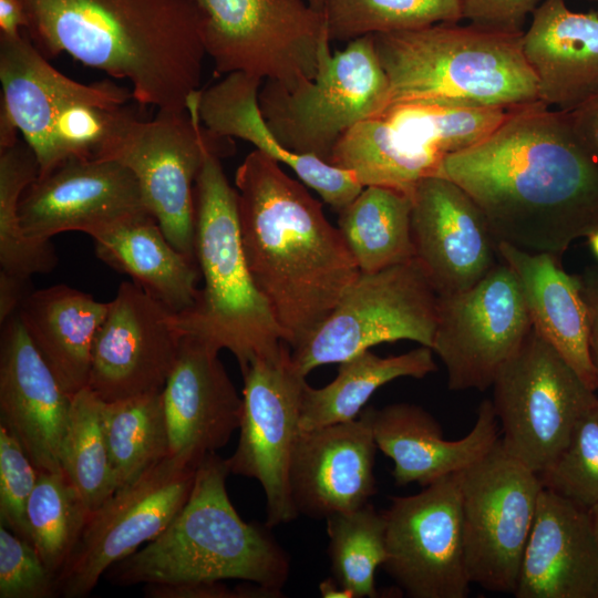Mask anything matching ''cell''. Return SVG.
Segmentation results:
<instances>
[{"mask_svg":"<svg viewBox=\"0 0 598 598\" xmlns=\"http://www.w3.org/2000/svg\"><path fill=\"white\" fill-rule=\"evenodd\" d=\"M102 423L116 489L171 455L162 392L103 402Z\"/></svg>","mask_w":598,"mask_h":598,"instance_id":"836d02e7","label":"cell"},{"mask_svg":"<svg viewBox=\"0 0 598 598\" xmlns=\"http://www.w3.org/2000/svg\"><path fill=\"white\" fill-rule=\"evenodd\" d=\"M312 9H315L318 12L323 11L324 6L328 0H305Z\"/></svg>","mask_w":598,"mask_h":598,"instance_id":"9f6ffc18","label":"cell"},{"mask_svg":"<svg viewBox=\"0 0 598 598\" xmlns=\"http://www.w3.org/2000/svg\"><path fill=\"white\" fill-rule=\"evenodd\" d=\"M437 293L415 259L378 272H360L328 318L290 350L303 377L370 348L411 340L431 348Z\"/></svg>","mask_w":598,"mask_h":598,"instance_id":"30bf717a","label":"cell"},{"mask_svg":"<svg viewBox=\"0 0 598 598\" xmlns=\"http://www.w3.org/2000/svg\"><path fill=\"white\" fill-rule=\"evenodd\" d=\"M90 517L62 468L39 471L27 506L30 539L56 577L73 553Z\"/></svg>","mask_w":598,"mask_h":598,"instance_id":"74e56055","label":"cell"},{"mask_svg":"<svg viewBox=\"0 0 598 598\" xmlns=\"http://www.w3.org/2000/svg\"><path fill=\"white\" fill-rule=\"evenodd\" d=\"M38 474L18 440L0 425V525L29 542L27 506Z\"/></svg>","mask_w":598,"mask_h":598,"instance_id":"ee69618b","label":"cell"},{"mask_svg":"<svg viewBox=\"0 0 598 598\" xmlns=\"http://www.w3.org/2000/svg\"><path fill=\"white\" fill-rule=\"evenodd\" d=\"M411 195L368 186L339 212L338 229L358 269L363 274L414 259Z\"/></svg>","mask_w":598,"mask_h":598,"instance_id":"1f68e13d","label":"cell"},{"mask_svg":"<svg viewBox=\"0 0 598 598\" xmlns=\"http://www.w3.org/2000/svg\"><path fill=\"white\" fill-rule=\"evenodd\" d=\"M241 246L290 350L331 313L360 274L338 227L280 163L254 150L235 175Z\"/></svg>","mask_w":598,"mask_h":598,"instance_id":"7a4b0ae2","label":"cell"},{"mask_svg":"<svg viewBox=\"0 0 598 598\" xmlns=\"http://www.w3.org/2000/svg\"><path fill=\"white\" fill-rule=\"evenodd\" d=\"M102 403L87 386L72 396L60 465L90 515L116 491L102 423Z\"/></svg>","mask_w":598,"mask_h":598,"instance_id":"8d00e7d4","label":"cell"},{"mask_svg":"<svg viewBox=\"0 0 598 598\" xmlns=\"http://www.w3.org/2000/svg\"><path fill=\"white\" fill-rule=\"evenodd\" d=\"M436 175L474 199L497 241L560 259L598 229V163L567 113L540 101L513 109L485 140L445 156Z\"/></svg>","mask_w":598,"mask_h":598,"instance_id":"6da1fadb","label":"cell"},{"mask_svg":"<svg viewBox=\"0 0 598 598\" xmlns=\"http://www.w3.org/2000/svg\"><path fill=\"white\" fill-rule=\"evenodd\" d=\"M218 74L245 73L292 87L311 80L328 35L305 0H190Z\"/></svg>","mask_w":598,"mask_h":598,"instance_id":"9c48e42d","label":"cell"},{"mask_svg":"<svg viewBox=\"0 0 598 598\" xmlns=\"http://www.w3.org/2000/svg\"><path fill=\"white\" fill-rule=\"evenodd\" d=\"M513 109L398 103L381 114L410 146L443 159L491 135Z\"/></svg>","mask_w":598,"mask_h":598,"instance_id":"e575fe53","label":"cell"},{"mask_svg":"<svg viewBox=\"0 0 598 598\" xmlns=\"http://www.w3.org/2000/svg\"><path fill=\"white\" fill-rule=\"evenodd\" d=\"M385 519L386 558L381 566L411 598H465L466 564L458 474L394 496Z\"/></svg>","mask_w":598,"mask_h":598,"instance_id":"9a60e30c","label":"cell"},{"mask_svg":"<svg viewBox=\"0 0 598 598\" xmlns=\"http://www.w3.org/2000/svg\"><path fill=\"white\" fill-rule=\"evenodd\" d=\"M377 447L393 462L398 486L417 483L425 487L456 474L486 455L501 437L492 401L483 400L471 431L458 440H445L441 424L420 405H370Z\"/></svg>","mask_w":598,"mask_h":598,"instance_id":"cb8c5ba5","label":"cell"},{"mask_svg":"<svg viewBox=\"0 0 598 598\" xmlns=\"http://www.w3.org/2000/svg\"><path fill=\"white\" fill-rule=\"evenodd\" d=\"M594 1H598V0H594Z\"/></svg>","mask_w":598,"mask_h":598,"instance_id":"680465c9","label":"cell"},{"mask_svg":"<svg viewBox=\"0 0 598 598\" xmlns=\"http://www.w3.org/2000/svg\"><path fill=\"white\" fill-rule=\"evenodd\" d=\"M523 33V52L539 101L569 112L598 94V13L571 11L564 0H544Z\"/></svg>","mask_w":598,"mask_h":598,"instance_id":"484cf974","label":"cell"},{"mask_svg":"<svg viewBox=\"0 0 598 598\" xmlns=\"http://www.w3.org/2000/svg\"><path fill=\"white\" fill-rule=\"evenodd\" d=\"M223 156L209 151L195 186V257L203 280L192 308L173 313L182 336L227 349L241 373L257 359L280 354L287 344L248 268L241 246L237 190Z\"/></svg>","mask_w":598,"mask_h":598,"instance_id":"8992f818","label":"cell"},{"mask_svg":"<svg viewBox=\"0 0 598 598\" xmlns=\"http://www.w3.org/2000/svg\"><path fill=\"white\" fill-rule=\"evenodd\" d=\"M431 348L421 346L399 355L380 357L370 350L339 363L337 377L322 388L308 383L300 409V430L309 431L359 416L372 394L399 378L423 379L437 365Z\"/></svg>","mask_w":598,"mask_h":598,"instance_id":"4dcf8cb0","label":"cell"},{"mask_svg":"<svg viewBox=\"0 0 598 598\" xmlns=\"http://www.w3.org/2000/svg\"><path fill=\"white\" fill-rule=\"evenodd\" d=\"M491 388L501 444L539 476L559 457L597 398L533 328Z\"/></svg>","mask_w":598,"mask_h":598,"instance_id":"ba28073f","label":"cell"},{"mask_svg":"<svg viewBox=\"0 0 598 598\" xmlns=\"http://www.w3.org/2000/svg\"><path fill=\"white\" fill-rule=\"evenodd\" d=\"M18 127L7 109L0 103V150L13 145L19 138Z\"/></svg>","mask_w":598,"mask_h":598,"instance_id":"816d5d0a","label":"cell"},{"mask_svg":"<svg viewBox=\"0 0 598 598\" xmlns=\"http://www.w3.org/2000/svg\"><path fill=\"white\" fill-rule=\"evenodd\" d=\"M0 103L7 109L44 167L52 125L58 114L78 101L124 105L135 101L131 89L104 79L74 81L53 68L29 37L0 34Z\"/></svg>","mask_w":598,"mask_h":598,"instance_id":"d4e9b609","label":"cell"},{"mask_svg":"<svg viewBox=\"0 0 598 598\" xmlns=\"http://www.w3.org/2000/svg\"><path fill=\"white\" fill-rule=\"evenodd\" d=\"M332 578L353 598H375V570L386 558L385 519L371 503L326 518Z\"/></svg>","mask_w":598,"mask_h":598,"instance_id":"f35d334b","label":"cell"},{"mask_svg":"<svg viewBox=\"0 0 598 598\" xmlns=\"http://www.w3.org/2000/svg\"><path fill=\"white\" fill-rule=\"evenodd\" d=\"M598 540L590 511L543 487L514 591L517 598H597Z\"/></svg>","mask_w":598,"mask_h":598,"instance_id":"603a6c76","label":"cell"},{"mask_svg":"<svg viewBox=\"0 0 598 598\" xmlns=\"http://www.w3.org/2000/svg\"><path fill=\"white\" fill-rule=\"evenodd\" d=\"M146 210L137 179L114 159L70 157L39 175L23 192L24 234L48 241L56 234L94 231Z\"/></svg>","mask_w":598,"mask_h":598,"instance_id":"d6986e66","label":"cell"},{"mask_svg":"<svg viewBox=\"0 0 598 598\" xmlns=\"http://www.w3.org/2000/svg\"><path fill=\"white\" fill-rule=\"evenodd\" d=\"M238 445L226 458L231 474L254 478L267 503L270 527L292 522L298 513L290 489V466L300 433L307 384L286 347L277 357L255 360L245 372Z\"/></svg>","mask_w":598,"mask_h":598,"instance_id":"2e32d148","label":"cell"},{"mask_svg":"<svg viewBox=\"0 0 598 598\" xmlns=\"http://www.w3.org/2000/svg\"><path fill=\"white\" fill-rule=\"evenodd\" d=\"M39 174L37 155L24 140L0 150V266L27 279L48 274L58 265L51 241L31 239L21 227L20 199Z\"/></svg>","mask_w":598,"mask_h":598,"instance_id":"d590c367","label":"cell"},{"mask_svg":"<svg viewBox=\"0 0 598 598\" xmlns=\"http://www.w3.org/2000/svg\"><path fill=\"white\" fill-rule=\"evenodd\" d=\"M539 478L544 487L580 506L590 509L598 504V394L559 457Z\"/></svg>","mask_w":598,"mask_h":598,"instance_id":"b9f144b4","label":"cell"},{"mask_svg":"<svg viewBox=\"0 0 598 598\" xmlns=\"http://www.w3.org/2000/svg\"><path fill=\"white\" fill-rule=\"evenodd\" d=\"M44 56L66 53L126 80L136 103L187 110L206 55L190 0H20Z\"/></svg>","mask_w":598,"mask_h":598,"instance_id":"3957f363","label":"cell"},{"mask_svg":"<svg viewBox=\"0 0 598 598\" xmlns=\"http://www.w3.org/2000/svg\"><path fill=\"white\" fill-rule=\"evenodd\" d=\"M141 117L132 105L78 101L55 117L48 159L39 175L70 157L106 159Z\"/></svg>","mask_w":598,"mask_h":598,"instance_id":"60d3db41","label":"cell"},{"mask_svg":"<svg viewBox=\"0 0 598 598\" xmlns=\"http://www.w3.org/2000/svg\"><path fill=\"white\" fill-rule=\"evenodd\" d=\"M497 251L517 279L533 329L597 391L588 312L577 275L567 274L559 258L548 252H532L504 241H497Z\"/></svg>","mask_w":598,"mask_h":598,"instance_id":"83f0119b","label":"cell"},{"mask_svg":"<svg viewBox=\"0 0 598 598\" xmlns=\"http://www.w3.org/2000/svg\"><path fill=\"white\" fill-rule=\"evenodd\" d=\"M226 458L216 453L198 465L192 493L153 540L104 574L114 586L240 579L281 596L290 558L270 526L247 523L233 506Z\"/></svg>","mask_w":598,"mask_h":598,"instance_id":"277c9868","label":"cell"},{"mask_svg":"<svg viewBox=\"0 0 598 598\" xmlns=\"http://www.w3.org/2000/svg\"><path fill=\"white\" fill-rule=\"evenodd\" d=\"M109 302L66 285L35 290L18 315L62 388L74 395L87 386L93 341Z\"/></svg>","mask_w":598,"mask_h":598,"instance_id":"f546056e","label":"cell"},{"mask_svg":"<svg viewBox=\"0 0 598 598\" xmlns=\"http://www.w3.org/2000/svg\"><path fill=\"white\" fill-rule=\"evenodd\" d=\"M218 353L205 341L183 336L162 391L171 455L196 465L229 442L241 419L243 396Z\"/></svg>","mask_w":598,"mask_h":598,"instance_id":"7402d4cb","label":"cell"},{"mask_svg":"<svg viewBox=\"0 0 598 598\" xmlns=\"http://www.w3.org/2000/svg\"><path fill=\"white\" fill-rule=\"evenodd\" d=\"M143 592L147 598H278L277 592L246 581L229 588L223 580L187 581L174 584H146Z\"/></svg>","mask_w":598,"mask_h":598,"instance_id":"bcb514c9","label":"cell"},{"mask_svg":"<svg viewBox=\"0 0 598 598\" xmlns=\"http://www.w3.org/2000/svg\"><path fill=\"white\" fill-rule=\"evenodd\" d=\"M566 113L576 137L598 163V94Z\"/></svg>","mask_w":598,"mask_h":598,"instance_id":"7dc6e473","label":"cell"},{"mask_svg":"<svg viewBox=\"0 0 598 598\" xmlns=\"http://www.w3.org/2000/svg\"><path fill=\"white\" fill-rule=\"evenodd\" d=\"M442 159L406 144L382 116L365 118L336 144L329 164L351 172L363 186L411 194L424 177L436 175Z\"/></svg>","mask_w":598,"mask_h":598,"instance_id":"d6a6232c","label":"cell"},{"mask_svg":"<svg viewBox=\"0 0 598 598\" xmlns=\"http://www.w3.org/2000/svg\"><path fill=\"white\" fill-rule=\"evenodd\" d=\"M56 596L55 576L33 544L0 525V598Z\"/></svg>","mask_w":598,"mask_h":598,"instance_id":"7bdbcfd3","label":"cell"},{"mask_svg":"<svg viewBox=\"0 0 598 598\" xmlns=\"http://www.w3.org/2000/svg\"><path fill=\"white\" fill-rule=\"evenodd\" d=\"M523 33L436 23L373 34L390 105L441 103L516 109L539 101Z\"/></svg>","mask_w":598,"mask_h":598,"instance_id":"5b68a950","label":"cell"},{"mask_svg":"<svg viewBox=\"0 0 598 598\" xmlns=\"http://www.w3.org/2000/svg\"><path fill=\"white\" fill-rule=\"evenodd\" d=\"M261 83L258 78L234 72L200 89L197 109L203 125L217 136L247 141L255 150L289 166L303 184L339 213L364 187L351 172L315 156L290 152L279 143L259 109Z\"/></svg>","mask_w":598,"mask_h":598,"instance_id":"4316f807","label":"cell"},{"mask_svg":"<svg viewBox=\"0 0 598 598\" xmlns=\"http://www.w3.org/2000/svg\"><path fill=\"white\" fill-rule=\"evenodd\" d=\"M370 406L354 420L300 431L290 466L298 515L328 518L361 508L377 493Z\"/></svg>","mask_w":598,"mask_h":598,"instance_id":"ffe728a7","label":"cell"},{"mask_svg":"<svg viewBox=\"0 0 598 598\" xmlns=\"http://www.w3.org/2000/svg\"><path fill=\"white\" fill-rule=\"evenodd\" d=\"M587 238L590 250L598 260V229L591 233Z\"/></svg>","mask_w":598,"mask_h":598,"instance_id":"db71d44e","label":"cell"},{"mask_svg":"<svg viewBox=\"0 0 598 598\" xmlns=\"http://www.w3.org/2000/svg\"><path fill=\"white\" fill-rule=\"evenodd\" d=\"M591 520L595 529V534L598 540V504L592 506L590 509Z\"/></svg>","mask_w":598,"mask_h":598,"instance_id":"11a10c76","label":"cell"},{"mask_svg":"<svg viewBox=\"0 0 598 598\" xmlns=\"http://www.w3.org/2000/svg\"><path fill=\"white\" fill-rule=\"evenodd\" d=\"M72 395L60 384L18 312L1 324L0 425L38 471H56Z\"/></svg>","mask_w":598,"mask_h":598,"instance_id":"44dd1931","label":"cell"},{"mask_svg":"<svg viewBox=\"0 0 598 598\" xmlns=\"http://www.w3.org/2000/svg\"><path fill=\"white\" fill-rule=\"evenodd\" d=\"M410 195L414 259L437 296L473 287L499 264L486 216L460 185L432 175Z\"/></svg>","mask_w":598,"mask_h":598,"instance_id":"ac0fdd59","label":"cell"},{"mask_svg":"<svg viewBox=\"0 0 598 598\" xmlns=\"http://www.w3.org/2000/svg\"><path fill=\"white\" fill-rule=\"evenodd\" d=\"M182 337L172 311L122 282L93 341L87 388L103 402L162 392Z\"/></svg>","mask_w":598,"mask_h":598,"instance_id":"e0dca14e","label":"cell"},{"mask_svg":"<svg viewBox=\"0 0 598 598\" xmlns=\"http://www.w3.org/2000/svg\"><path fill=\"white\" fill-rule=\"evenodd\" d=\"M597 598H598V594H597Z\"/></svg>","mask_w":598,"mask_h":598,"instance_id":"6f0895ef","label":"cell"},{"mask_svg":"<svg viewBox=\"0 0 598 598\" xmlns=\"http://www.w3.org/2000/svg\"><path fill=\"white\" fill-rule=\"evenodd\" d=\"M322 13L330 41L340 42L463 19L461 0H328Z\"/></svg>","mask_w":598,"mask_h":598,"instance_id":"ab89813d","label":"cell"},{"mask_svg":"<svg viewBox=\"0 0 598 598\" xmlns=\"http://www.w3.org/2000/svg\"><path fill=\"white\" fill-rule=\"evenodd\" d=\"M532 322L517 279L499 261L473 287L437 296L432 351L452 391H485L518 351Z\"/></svg>","mask_w":598,"mask_h":598,"instance_id":"5bb4252c","label":"cell"},{"mask_svg":"<svg viewBox=\"0 0 598 598\" xmlns=\"http://www.w3.org/2000/svg\"><path fill=\"white\" fill-rule=\"evenodd\" d=\"M330 42L329 37L322 40L311 80L292 87L265 80L258 94L261 115L279 143L327 163L351 127L390 105L373 34L352 40L333 54Z\"/></svg>","mask_w":598,"mask_h":598,"instance_id":"52a82bcc","label":"cell"},{"mask_svg":"<svg viewBox=\"0 0 598 598\" xmlns=\"http://www.w3.org/2000/svg\"><path fill=\"white\" fill-rule=\"evenodd\" d=\"M319 590L326 598H353L352 594L340 586L333 578L320 582Z\"/></svg>","mask_w":598,"mask_h":598,"instance_id":"f5cc1de1","label":"cell"},{"mask_svg":"<svg viewBox=\"0 0 598 598\" xmlns=\"http://www.w3.org/2000/svg\"><path fill=\"white\" fill-rule=\"evenodd\" d=\"M199 91L189 96L187 110H159L152 120L138 118L106 158L134 174L146 210L168 241L195 262L197 176L209 151L223 157L234 151L230 138L203 125Z\"/></svg>","mask_w":598,"mask_h":598,"instance_id":"8fae6325","label":"cell"},{"mask_svg":"<svg viewBox=\"0 0 598 598\" xmlns=\"http://www.w3.org/2000/svg\"><path fill=\"white\" fill-rule=\"evenodd\" d=\"M589 319V347L598 381V264L577 274Z\"/></svg>","mask_w":598,"mask_h":598,"instance_id":"c3c4849f","label":"cell"},{"mask_svg":"<svg viewBox=\"0 0 598 598\" xmlns=\"http://www.w3.org/2000/svg\"><path fill=\"white\" fill-rule=\"evenodd\" d=\"M96 257L159 301L173 313L192 308L200 272L179 252L147 212L132 214L90 235Z\"/></svg>","mask_w":598,"mask_h":598,"instance_id":"f1b7e54d","label":"cell"},{"mask_svg":"<svg viewBox=\"0 0 598 598\" xmlns=\"http://www.w3.org/2000/svg\"><path fill=\"white\" fill-rule=\"evenodd\" d=\"M28 25V18L20 0H0V34L18 37Z\"/></svg>","mask_w":598,"mask_h":598,"instance_id":"f907efd6","label":"cell"},{"mask_svg":"<svg viewBox=\"0 0 598 598\" xmlns=\"http://www.w3.org/2000/svg\"><path fill=\"white\" fill-rule=\"evenodd\" d=\"M457 474L471 581L513 595L544 487L539 475L507 453L499 440Z\"/></svg>","mask_w":598,"mask_h":598,"instance_id":"7c38bea8","label":"cell"},{"mask_svg":"<svg viewBox=\"0 0 598 598\" xmlns=\"http://www.w3.org/2000/svg\"><path fill=\"white\" fill-rule=\"evenodd\" d=\"M198 465L169 455L93 512L55 577L56 594L86 597L115 563L157 537L186 504Z\"/></svg>","mask_w":598,"mask_h":598,"instance_id":"4fadbf2b","label":"cell"},{"mask_svg":"<svg viewBox=\"0 0 598 598\" xmlns=\"http://www.w3.org/2000/svg\"><path fill=\"white\" fill-rule=\"evenodd\" d=\"M540 0H461L463 19L482 28L519 33Z\"/></svg>","mask_w":598,"mask_h":598,"instance_id":"f6af8a7d","label":"cell"},{"mask_svg":"<svg viewBox=\"0 0 598 598\" xmlns=\"http://www.w3.org/2000/svg\"><path fill=\"white\" fill-rule=\"evenodd\" d=\"M29 279L0 270V323H4L20 309Z\"/></svg>","mask_w":598,"mask_h":598,"instance_id":"681fc988","label":"cell"}]
</instances>
